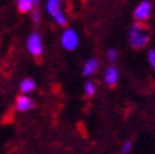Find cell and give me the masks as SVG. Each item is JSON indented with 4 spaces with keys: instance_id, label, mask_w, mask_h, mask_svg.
<instances>
[{
    "instance_id": "cell-4",
    "label": "cell",
    "mask_w": 155,
    "mask_h": 154,
    "mask_svg": "<svg viewBox=\"0 0 155 154\" xmlns=\"http://www.w3.org/2000/svg\"><path fill=\"white\" fill-rule=\"evenodd\" d=\"M26 50L32 57H40L43 54V39L39 32L33 31L26 38Z\"/></svg>"
},
{
    "instance_id": "cell-12",
    "label": "cell",
    "mask_w": 155,
    "mask_h": 154,
    "mask_svg": "<svg viewBox=\"0 0 155 154\" xmlns=\"http://www.w3.org/2000/svg\"><path fill=\"white\" fill-rule=\"evenodd\" d=\"M132 150H133V142L132 140H126L122 145V147H120V150H119L118 154H130Z\"/></svg>"
},
{
    "instance_id": "cell-6",
    "label": "cell",
    "mask_w": 155,
    "mask_h": 154,
    "mask_svg": "<svg viewBox=\"0 0 155 154\" xmlns=\"http://www.w3.org/2000/svg\"><path fill=\"white\" fill-rule=\"evenodd\" d=\"M36 106L35 100L29 94H18L14 101V110L17 112H26V111H31L33 107Z\"/></svg>"
},
{
    "instance_id": "cell-5",
    "label": "cell",
    "mask_w": 155,
    "mask_h": 154,
    "mask_svg": "<svg viewBox=\"0 0 155 154\" xmlns=\"http://www.w3.org/2000/svg\"><path fill=\"white\" fill-rule=\"evenodd\" d=\"M152 13V4L150 0H141L133 10V18L136 19V22L144 24L145 21H148Z\"/></svg>"
},
{
    "instance_id": "cell-15",
    "label": "cell",
    "mask_w": 155,
    "mask_h": 154,
    "mask_svg": "<svg viewBox=\"0 0 155 154\" xmlns=\"http://www.w3.org/2000/svg\"><path fill=\"white\" fill-rule=\"evenodd\" d=\"M31 19H32L33 24H39V22H40V19H42V14L39 13L38 9H35L32 13H31Z\"/></svg>"
},
{
    "instance_id": "cell-9",
    "label": "cell",
    "mask_w": 155,
    "mask_h": 154,
    "mask_svg": "<svg viewBox=\"0 0 155 154\" xmlns=\"http://www.w3.org/2000/svg\"><path fill=\"white\" fill-rule=\"evenodd\" d=\"M39 0H17V10L21 14L32 13L35 9H38Z\"/></svg>"
},
{
    "instance_id": "cell-3",
    "label": "cell",
    "mask_w": 155,
    "mask_h": 154,
    "mask_svg": "<svg viewBox=\"0 0 155 154\" xmlns=\"http://www.w3.org/2000/svg\"><path fill=\"white\" fill-rule=\"evenodd\" d=\"M60 42H61V46L67 51H74L78 49L81 39H79V35L74 28H65L61 33Z\"/></svg>"
},
{
    "instance_id": "cell-1",
    "label": "cell",
    "mask_w": 155,
    "mask_h": 154,
    "mask_svg": "<svg viewBox=\"0 0 155 154\" xmlns=\"http://www.w3.org/2000/svg\"><path fill=\"white\" fill-rule=\"evenodd\" d=\"M127 40H129V45L133 49H144L147 46V43L150 42V32L148 29L145 28L143 24L134 22L129 29V33H127Z\"/></svg>"
},
{
    "instance_id": "cell-8",
    "label": "cell",
    "mask_w": 155,
    "mask_h": 154,
    "mask_svg": "<svg viewBox=\"0 0 155 154\" xmlns=\"http://www.w3.org/2000/svg\"><path fill=\"white\" fill-rule=\"evenodd\" d=\"M100 68V60L97 57H90L89 60L84 61L83 67H82V74L83 77H91L98 71Z\"/></svg>"
},
{
    "instance_id": "cell-13",
    "label": "cell",
    "mask_w": 155,
    "mask_h": 154,
    "mask_svg": "<svg viewBox=\"0 0 155 154\" xmlns=\"http://www.w3.org/2000/svg\"><path fill=\"white\" fill-rule=\"evenodd\" d=\"M116 57H118V51H116V49L111 47V49L107 50V60L110 61V64H115Z\"/></svg>"
},
{
    "instance_id": "cell-16",
    "label": "cell",
    "mask_w": 155,
    "mask_h": 154,
    "mask_svg": "<svg viewBox=\"0 0 155 154\" xmlns=\"http://www.w3.org/2000/svg\"><path fill=\"white\" fill-rule=\"evenodd\" d=\"M116 154H118V153H116Z\"/></svg>"
},
{
    "instance_id": "cell-10",
    "label": "cell",
    "mask_w": 155,
    "mask_h": 154,
    "mask_svg": "<svg viewBox=\"0 0 155 154\" xmlns=\"http://www.w3.org/2000/svg\"><path fill=\"white\" fill-rule=\"evenodd\" d=\"M35 89H36V82L32 78H24V79L19 82L21 94H31Z\"/></svg>"
},
{
    "instance_id": "cell-7",
    "label": "cell",
    "mask_w": 155,
    "mask_h": 154,
    "mask_svg": "<svg viewBox=\"0 0 155 154\" xmlns=\"http://www.w3.org/2000/svg\"><path fill=\"white\" fill-rule=\"evenodd\" d=\"M118 79H119V70L116 68L115 64H111L105 68L104 71V84L107 86L114 87L118 84Z\"/></svg>"
},
{
    "instance_id": "cell-2",
    "label": "cell",
    "mask_w": 155,
    "mask_h": 154,
    "mask_svg": "<svg viewBox=\"0 0 155 154\" xmlns=\"http://www.w3.org/2000/svg\"><path fill=\"white\" fill-rule=\"evenodd\" d=\"M62 0H47L45 4L46 13L54 19V22L61 28H67L68 25V17L65 15L64 10H62Z\"/></svg>"
},
{
    "instance_id": "cell-11",
    "label": "cell",
    "mask_w": 155,
    "mask_h": 154,
    "mask_svg": "<svg viewBox=\"0 0 155 154\" xmlns=\"http://www.w3.org/2000/svg\"><path fill=\"white\" fill-rule=\"evenodd\" d=\"M96 84H94L93 80H87L86 84H84V87H83V93L86 97H89V99H91V97L96 94Z\"/></svg>"
},
{
    "instance_id": "cell-14",
    "label": "cell",
    "mask_w": 155,
    "mask_h": 154,
    "mask_svg": "<svg viewBox=\"0 0 155 154\" xmlns=\"http://www.w3.org/2000/svg\"><path fill=\"white\" fill-rule=\"evenodd\" d=\"M147 61H148V64L151 65L152 70L155 71V50L154 49L147 51Z\"/></svg>"
}]
</instances>
